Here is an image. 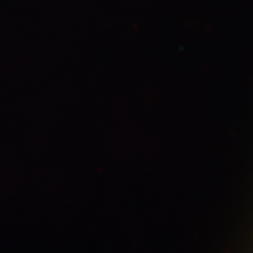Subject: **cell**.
Here are the masks:
<instances>
[]
</instances>
